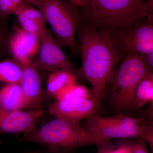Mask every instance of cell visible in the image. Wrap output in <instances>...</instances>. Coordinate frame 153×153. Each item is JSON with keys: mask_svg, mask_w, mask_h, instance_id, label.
Returning a JSON list of instances; mask_svg holds the SVG:
<instances>
[{"mask_svg": "<svg viewBox=\"0 0 153 153\" xmlns=\"http://www.w3.org/2000/svg\"><path fill=\"white\" fill-rule=\"evenodd\" d=\"M14 14L16 16L22 29L40 37L47 21L41 11L34 6L25 2L17 7Z\"/></svg>", "mask_w": 153, "mask_h": 153, "instance_id": "obj_13", "label": "cell"}, {"mask_svg": "<svg viewBox=\"0 0 153 153\" xmlns=\"http://www.w3.org/2000/svg\"><path fill=\"white\" fill-rule=\"evenodd\" d=\"M110 82L114 104L123 109L134 108V95L138 85L153 69L148 66L142 55L129 53L124 57Z\"/></svg>", "mask_w": 153, "mask_h": 153, "instance_id": "obj_6", "label": "cell"}, {"mask_svg": "<svg viewBox=\"0 0 153 153\" xmlns=\"http://www.w3.org/2000/svg\"><path fill=\"white\" fill-rule=\"evenodd\" d=\"M148 142L143 139H137L131 142L133 153H149Z\"/></svg>", "mask_w": 153, "mask_h": 153, "instance_id": "obj_20", "label": "cell"}, {"mask_svg": "<svg viewBox=\"0 0 153 153\" xmlns=\"http://www.w3.org/2000/svg\"><path fill=\"white\" fill-rule=\"evenodd\" d=\"M46 153H57L55 152H52V151H49V150L47 149V152Z\"/></svg>", "mask_w": 153, "mask_h": 153, "instance_id": "obj_28", "label": "cell"}, {"mask_svg": "<svg viewBox=\"0 0 153 153\" xmlns=\"http://www.w3.org/2000/svg\"><path fill=\"white\" fill-rule=\"evenodd\" d=\"M150 102V109L149 111L152 115V107L153 103V74L148 75L138 85L134 95V107L141 108ZM148 111V112H149Z\"/></svg>", "mask_w": 153, "mask_h": 153, "instance_id": "obj_16", "label": "cell"}, {"mask_svg": "<svg viewBox=\"0 0 153 153\" xmlns=\"http://www.w3.org/2000/svg\"><path fill=\"white\" fill-rule=\"evenodd\" d=\"M66 1L73 3V4L79 7H82L83 5V3L81 1V0H66Z\"/></svg>", "mask_w": 153, "mask_h": 153, "instance_id": "obj_24", "label": "cell"}, {"mask_svg": "<svg viewBox=\"0 0 153 153\" xmlns=\"http://www.w3.org/2000/svg\"><path fill=\"white\" fill-rule=\"evenodd\" d=\"M8 44L16 62L26 66L33 64V58L40 49L41 41L39 36L22 29H18L11 36Z\"/></svg>", "mask_w": 153, "mask_h": 153, "instance_id": "obj_10", "label": "cell"}, {"mask_svg": "<svg viewBox=\"0 0 153 153\" xmlns=\"http://www.w3.org/2000/svg\"><path fill=\"white\" fill-rule=\"evenodd\" d=\"M37 111H8L0 108V135L5 133L27 134L36 128V122L44 114Z\"/></svg>", "mask_w": 153, "mask_h": 153, "instance_id": "obj_11", "label": "cell"}, {"mask_svg": "<svg viewBox=\"0 0 153 153\" xmlns=\"http://www.w3.org/2000/svg\"><path fill=\"white\" fill-rule=\"evenodd\" d=\"M23 66L17 62L10 60L0 61V81L7 83L21 84Z\"/></svg>", "mask_w": 153, "mask_h": 153, "instance_id": "obj_17", "label": "cell"}, {"mask_svg": "<svg viewBox=\"0 0 153 153\" xmlns=\"http://www.w3.org/2000/svg\"><path fill=\"white\" fill-rule=\"evenodd\" d=\"M100 104L92 97L82 98L67 99L52 103L49 113L55 117L80 123L97 112Z\"/></svg>", "mask_w": 153, "mask_h": 153, "instance_id": "obj_9", "label": "cell"}, {"mask_svg": "<svg viewBox=\"0 0 153 153\" xmlns=\"http://www.w3.org/2000/svg\"><path fill=\"white\" fill-rule=\"evenodd\" d=\"M37 8L51 26L56 41L62 48L79 52L75 34L80 23L79 7L66 0H25Z\"/></svg>", "mask_w": 153, "mask_h": 153, "instance_id": "obj_4", "label": "cell"}, {"mask_svg": "<svg viewBox=\"0 0 153 153\" xmlns=\"http://www.w3.org/2000/svg\"><path fill=\"white\" fill-rule=\"evenodd\" d=\"M143 57L145 62L148 66L153 69V52L146 55H142Z\"/></svg>", "mask_w": 153, "mask_h": 153, "instance_id": "obj_22", "label": "cell"}, {"mask_svg": "<svg viewBox=\"0 0 153 153\" xmlns=\"http://www.w3.org/2000/svg\"><path fill=\"white\" fill-rule=\"evenodd\" d=\"M76 32L81 73L91 84V96L100 104L123 55L108 33L80 22Z\"/></svg>", "mask_w": 153, "mask_h": 153, "instance_id": "obj_1", "label": "cell"}, {"mask_svg": "<svg viewBox=\"0 0 153 153\" xmlns=\"http://www.w3.org/2000/svg\"><path fill=\"white\" fill-rule=\"evenodd\" d=\"M17 8L10 0H0V16L5 17L14 14Z\"/></svg>", "mask_w": 153, "mask_h": 153, "instance_id": "obj_19", "label": "cell"}, {"mask_svg": "<svg viewBox=\"0 0 153 153\" xmlns=\"http://www.w3.org/2000/svg\"><path fill=\"white\" fill-rule=\"evenodd\" d=\"M88 1V0H81V1H82V3H83V5H84L85 4V3L87 2Z\"/></svg>", "mask_w": 153, "mask_h": 153, "instance_id": "obj_27", "label": "cell"}, {"mask_svg": "<svg viewBox=\"0 0 153 153\" xmlns=\"http://www.w3.org/2000/svg\"><path fill=\"white\" fill-rule=\"evenodd\" d=\"M109 153H133L131 143H126L119 147L117 149H113L111 148Z\"/></svg>", "mask_w": 153, "mask_h": 153, "instance_id": "obj_21", "label": "cell"}, {"mask_svg": "<svg viewBox=\"0 0 153 153\" xmlns=\"http://www.w3.org/2000/svg\"><path fill=\"white\" fill-rule=\"evenodd\" d=\"M79 9L81 23L108 35L153 16L149 13L146 0H88Z\"/></svg>", "mask_w": 153, "mask_h": 153, "instance_id": "obj_2", "label": "cell"}, {"mask_svg": "<svg viewBox=\"0 0 153 153\" xmlns=\"http://www.w3.org/2000/svg\"><path fill=\"white\" fill-rule=\"evenodd\" d=\"M75 74L64 70L52 72L48 77L47 92L60 100L71 87L76 84Z\"/></svg>", "mask_w": 153, "mask_h": 153, "instance_id": "obj_15", "label": "cell"}, {"mask_svg": "<svg viewBox=\"0 0 153 153\" xmlns=\"http://www.w3.org/2000/svg\"><path fill=\"white\" fill-rule=\"evenodd\" d=\"M109 36L123 57L129 53H153V17H146L130 27Z\"/></svg>", "mask_w": 153, "mask_h": 153, "instance_id": "obj_7", "label": "cell"}, {"mask_svg": "<svg viewBox=\"0 0 153 153\" xmlns=\"http://www.w3.org/2000/svg\"><path fill=\"white\" fill-rule=\"evenodd\" d=\"M26 99L22 85L7 83L0 88V108L8 111L25 108Z\"/></svg>", "mask_w": 153, "mask_h": 153, "instance_id": "obj_14", "label": "cell"}, {"mask_svg": "<svg viewBox=\"0 0 153 153\" xmlns=\"http://www.w3.org/2000/svg\"><path fill=\"white\" fill-rule=\"evenodd\" d=\"M21 85L26 99L25 108L29 111L41 110L44 94L41 88L39 74L37 69L33 65L23 66Z\"/></svg>", "mask_w": 153, "mask_h": 153, "instance_id": "obj_12", "label": "cell"}, {"mask_svg": "<svg viewBox=\"0 0 153 153\" xmlns=\"http://www.w3.org/2000/svg\"><path fill=\"white\" fill-rule=\"evenodd\" d=\"M91 96L90 91L82 85H75L71 88L60 100L67 99L82 98Z\"/></svg>", "mask_w": 153, "mask_h": 153, "instance_id": "obj_18", "label": "cell"}, {"mask_svg": "<svg viewBox=\"0 0 153 153\" xmlns=\"http://www.w3.org/2000/svg\"><path fill=\"white\" fill-rule=\"evenodd\" d=\"M4 40V33L2 25L0 22V52L1 51Z\"/></svg>", "mask_w": 153, "mask_h": 153, "instance_id": "obj_23", "label": "cell"}, {"mask_svg": "<svg viewBox=\"0 0 153 153\" xmlns=\"http://www.w3.org/2000/svg\"><path fill=\"white\" fill-rule=\"evenodd\" d=\"M41 45L38 58L32 65L36 69L51 71L64 70L75 74V68L46 26L40 35Z\"/></svg>", "mask_w": 153, "mask_h": 153, "instance_id": "obj_8", "label": "cell"}, {"mask_svg": "<svg viewBox=\"0 0 153 153\" xmlns=\"http://www.w3.org/2000/svg\"><path fill=\"white\" fill-rule=\"evenodd\" d=\"M25 153H41L39 151H33V152H26Z\"/></svg>", "mask_w": 153, "mask_h": 153, "instance_id": "obj_26", "label": "cell"}, {"mask_svg": "<svg viewBox=\"0 0 153 153\" xmlns=\"http://www.w3.org/2000/svg\"><path fill=\"white\" fill-rule=\"evenodd\" d=\"M23 139L46 146L47 149L57 153H72L77 148L96 146L104 140L79 123L55 117L25 134Z\"/></svg>", "mask_w": 153, "mask_h": 153, "instance_id": "obj_3", "label": "cell"}, {"mask_svg": "<svg viewBox=\"0 0 153 153\" xmlns=\"http://www.w3.org/2000/svg\"><path fill=\"white\" fill-rule=\"evenodd\" d=\"M10 1L17 7L25 2V0H10Z\"/></svg>", "mask_w": 153, "mask_h": 153, "instance_id": "obj_25", "label": "cell"}, {"mask_svg": "<svg viewBox=\"0 0 153 153\" xmlns=\"http://www.w3.org/2000/svg\"><path fill=\"white\" fill-rule=\"evenodd\" d=\"M81 125L103 139H141L146 140L153 147V126L143 117L121 114L102 117L95 112L82 121Z\"/></svg>", "mask_w": 153, "mask_h": 153, "instance_id": "obj_5", "label": "cell"}]
</instances>
